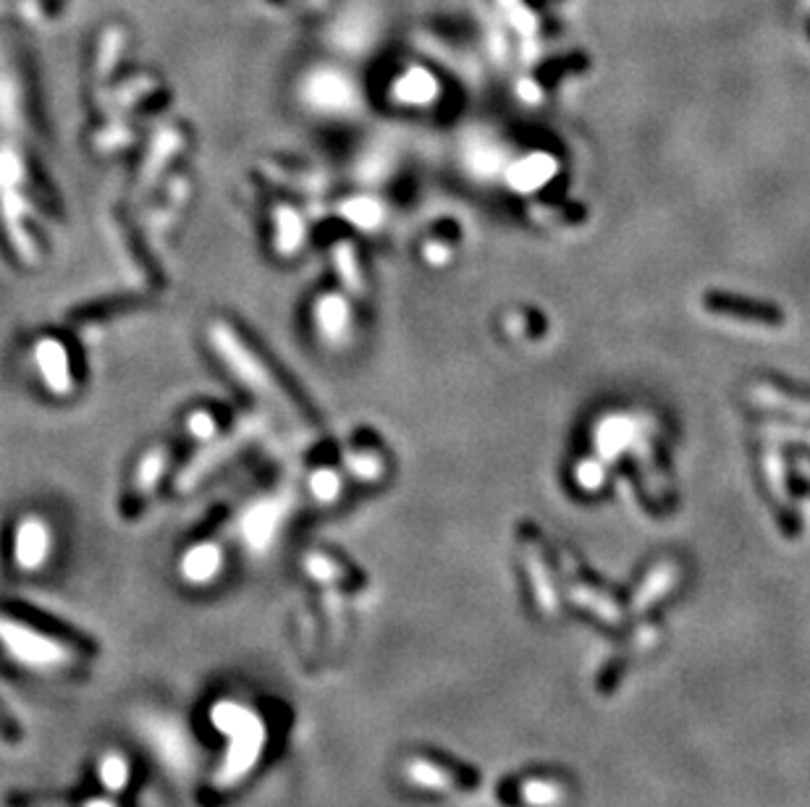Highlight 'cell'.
I'll return each mask as SVG.
<instances>
[{
    "instance_id": "cell-1",
    "label": "cell",
    "mask_w": 810,
    "mask_h": 807,
    "mask_svg": "<svg viewBox=\"0 0 810 807\" xmlns=\"http://www.w3.org/2000/svg\"><path fill=\"white\" fill-rule=\"evenodd\" d=\"M213 721L218 729H223V732L236 734L234 750H231L229 755L226 771L221 773V776H226L229 781H234L236 776H242V773L255 763L257 752L263 747V726L257 724V718H252V713H244L239 705L231 703L218 705L213 711Z\"/></svg>"
},
{
    "instance_id": "cell-2",
    "label": "cell",
    "mask_w": 810,
    "mask_h": 807,
    "mask_svg": "<svg viewBox=\"0 0 810 807\" xmlns=\"http://www.w3.org/2000/svg\"><path fill=\"white\" fill-rule=\"evenodd\" d=\"M0 640L11 650L16 661L27 663L32 669H56L69 661V653L58 642L35 635L32 629L21 627V624L0 621Z\"/></svg>"
},
{
    "instance_id": "cell-3",
    "label": "cell",
    "mask_w": 810,
    "mask_h": 807,
    "mask_svg": "<svg viewBox=\"0 0 810 807\" xmlns=\"http://www.w3.org/2000/svg\"><path fill=\"white\" fill-rule=\"evenodd\" d=\"M407 776L415 784L433 789H475L480 784V776L470 766L444 758V755L412 758L407 763Z\"/></svg>"
},
{
    "instance_id": "cell-4",
    "label": "cell",
    "mask_w": 810,
    "mask_h": 807,
    "mask_svg": "<svg viewBox=\"0 0 810 807\" xmlns=\"http://www.w3.org/2000/svg\"><path fill=\"white\" fill-rule=\"evenodd\" d=\"M50 553V530L48 525L37 517L21 519L16 527V561L24 572H35L45 564Z\"/></svg>"
},
{
    "instance_id": "cell-5",
    "label": "cell",
    "mask_w": 810,
    "mask_h": 807,
    "mask_svg": "<svg viewBox=\"0 0 810 807\" xmlns=\"http://www.w3.org/2000/svg\"><path fill=\"white\" fill-rule=\"evenodd\" d=\"M35 362L40 367L42 378H45V386L53 391V394H66L71 388V373H69V354L63 349V344L53 341V338H45L40 341L35 349Z\"/></svg>"
},
{
    "instance_id": "cell-6",
    "label": "cell",
    "mask_w": 810,
    "mask_h": 807,
    "mask_svg": "<svg viewBox=\"0 0 810 807\" xmlns=\"http://www.w3.org/2000/svg\"><path fill=\"white\" fill-rule=\"evenodd\" d=\"M567 577H569V582H572V598H575V601H580V603H585V606L593 608V611L601 614L603 619L609 621V624H619V621H622V608H619V603L614 601V595H609L606 590H601V587L593 585V582H590L575 564L567 569Z\"/></svg>"
},
{
    "instance_id": "cell-7",
    "label": "cell",
    "mask_w": 810,
    "mask_h": 807,
    "mask_svg": "<svg viewBox=\"0 0 810 807\" xmlns=\"http://www.w3.org/2000/svg\"><path fill=\"white\" fill-rule=\"evenodd\" d=\"M525 556L527 566H530V574H533L535 595H538L540 606L546 608L548 616H554L556 608H559V601H556V587L554 580H551V574H548L546 559H543V553H540L538 545H535L533 532H525Z\"/></svg>"
},
{
    "instance_id": "cell-8",
    "label": "cell",
    "mask_w": 810,
    "mask_h": 807,
    "mask_svg": "<svg viewBox=\"0 0 810 807\" xmlns=\"http://www.w3.org/2000/svg\"><path fill=\"white\" fill-rule=\"evenodd\" d=\"M221 564V548L213 543H200L181 559V574L194 585H202V582H210L215 574L221 572Z\"/></svg>"
},
{
    "instance_id": "cell-9",
    "label": "cell",
    "mask_w": 810,
    "mask_h": 807,
    "mask_svg": "<svg viewBox=\"0 0 810 807\" xmlns=\"http://www.w3.org/2000/svg\"><path fill=\"white\" fill-rule=\"evenodd\" d=\"M674 577H677V569H674L672 564H661L656 566V572L648 577V582H645L643 587H640V593L635 595V601H632V606L635 608H645L648 603H653L658 598V595H664L669 587H672Z\"/></svg>"
},
{
    "instance_id": "cell-10",
    "label": "cell",
    "mask_w": 810,
    "mask_h": 807,
    "mask_svg": "<svg viewBox=\"0 0 810 807\" xmlns=\"http://www.w3.org/2000/svg\"><path fill=\"white\" fill-rule=\"evenodd\" d=\"M706 310L721 312V315H745L742 320H755V323H771L774 312L761 307V304L732 302V299H706Z\"/></svg>"
},
{
    "instance_id": "cell-11",
    "label": "cell",
    "mask_w": 810,
    "mask_h": 807,
    "mask_svg": "<svg viewBox=\"0 0 810 807\" xmlns=\"http://www.w3.org/2000/svg\"><path fill=\"white\" fill-rule=\"evenodd\" d=\"M522 794L530 805H556L564 797V784L559 779H530L522 784Z\"/></svg>"
},
{
    "instance_id": "cell-12",
    "label": "cell",
    "mask_w": 810,
    "mask_h": 807,
    "mask_svg": "<svg viewBox=\"0 0 810 807\" xmlns=\"http://www.w3.org/2000/svg\"><path fill=\"white\" fill-rule=\"evenodd\" d=\"M276 231H278V247L284 252H291L297 249V244L302 242V221L294 210H286L281 207L276 215Z\"/></svg>"
},
{
    "instance_id": "cell-13",
    "label": "cell",
    "mask_w": 810,
    "mask_h": 807,
    "mask_svg": "<svg viewBox=\"0 0 810 807\" xmlns=\"http://www.w3.org/2000/svg\"><path fill=\"white\" fill-rule=\"evenodd\" d=\"M344 315H347V307H344L341 299L331 297V299H326V302L318 304V323L326 336H336V333L341 331V325H344Z\"/></svg>"
},
{
    "instance_id": "cell-14",
    "label": "cell",
    "mask_w": 810,
    "mask_h": 807,
    "mask_svg": "<svg viewBox=\"0 0 810 807\" xmlns=\"http://www.w3.org/2000/svg\"><path fill=\"white\" fill-rule=\"evenodd\" d=\"M100 776H103V781L111 789H124L126 776H129L124 758L121 755H108L103 760V766H100Z\"/></svg>"
},
{
    "instance_id": "cell-15",
    "label": "cell",
    "mask_w": 810,
    "mask_h": 807,
    "mask_svg": "<svg viewBox=\"0 0 810 807\" xmlns=\"http://www.w3.org/2000/svg\"><path fill=\"white\" fill-rule=\"evenodd\" d=\"M310 488L312 493H315V498H320V501H333V498L339 496L341 483L333 472H318V475L310 480Z\"/></svg>"
},
{
    "instance_id": "cell-16",
    "label": "cell",
    "mask_w": 810,
    "mask_h": 807,
    "mask_svg": "<svg viewBox=\"0 0 810 807\" xmlns=\"http://www.w3.org/2000/svg\"><path fill=\"white\" fill-rule=\"evenodd\" d=\"M189 433H194L197 438L205 441V438H210V435L215 433V420L205 412H194L192 417H189Z\"/></svg>"
},
{
    "instance_id": "cell-17",
    "label": "cell",
    "mask_w": 810,
    "mask_h": 807,
    "mask_svg": "<svg viewBox=\"0 0 810 807\" xmlns=\"http://www.w3.org/2000/svg\"><path fill=\"white\" fill-rule=\"evenodd\" d=\"M347 215L352 221L362 223V226H370V223L378 218V215H375V205H370V202H352Z\"/></svg>"
}]
</instances>
